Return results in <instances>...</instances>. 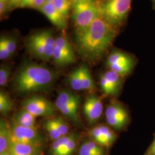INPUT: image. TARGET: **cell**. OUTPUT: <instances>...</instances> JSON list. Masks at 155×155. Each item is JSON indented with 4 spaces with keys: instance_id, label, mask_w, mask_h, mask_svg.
Instances as JSON below:
<instances>
[{
    "instance_id": "6da1fadb",
    "label": "cell",
    "mask_w": 155,
    "mask_h": 155,
    "mask_svg": "<svg viewBox=\"0 0 155 155\" xmlns=\"http://www.w3.org/2000/svg\"><path fill=\"white\" fill-rule=\"evenodd\" d=\"M116 27L102 17L87 28L76 32V43L80 55L89 61H95L105 55L116 36Z\"/></svg>"
},
{
    "instance_id": "7a4b0ae2",
    "label": "cell",
    "mask_w": 155,
    "mask_h": 155,
    "mask_svg": "<svg viewBox=\"0 0 155 155\" xmlns=\"http://www.w3.org/2000/svg\"><path fill=\"white\" fill-rule=\"evenodd\" d=\"M55 80V74L48 68L37 64L22 67L15 79V88L21 93H30L48 89Z\"/></svg>"
},
{
    "instance_id": "3957f363",
    "label": "cell",
    "mask_w": 155,
    "mask_h": 155,
    "mask_svg": "<svg viewBox=\"0 0 155 155\" xmlns=\"http://www.w3.org/2000/svg\"><path fill=\"white\" fill-rule=\"evenodd\" d=\"M72 17L77 32L87 28L98 17H101V5L93 0L73 4Z\"/></svg>"
},
{
    "instance_id": "277c9868",
    "label": "cell",
    "mask_w": 155,
    "mask_h": 155,
    "mask_svg": "<svg viewBox=\"0 0 155 155\" xmlns=\"http://www.w3.org/2000/svg\"><path fill=\"white\" fill-rule=\"evenodd\" d=\"M132 0H106L101 5V17L116 27L124 22L131 9Z\"/></svg>"
},
{
    "instance_id": "5b68a950",
    "label": "cell",
    "mask_w": 155,
    "mask_h": 155,
    "mask_svg": "<svg viewBox=\"0 0 155 155\" xmlns=\"http://www.w3.org/2000/svg\"><path fill=\"white\" fill-rule=\"evenodd\" d=\"M81 102V97L68 90H62L56 99V107L75 124H80L78 109Z\"/></svg>"
},
{
    "instance_id": "8992f818",
    "label": "cell",
    "mask_w": 155,
    "mask_h": 155,
    "mask_svg": "<svg viewBox=\"0 0 155 155\" xmlns=\"http://www.w3.org/2000/svg\"><path fill=\"white\" fill-rule=\"evenodd\" d=\"M22 108L30 112L35 117L53 116L55 114V104L45 97L35 95L22 102Z\"/></svg>"
},
{
    "instance_id": "52a82bcc",
    "label": "cell",
    "mask_w": 155,
    "mask_h": 155,
    "mask_svg": "<svg viewBox=\"0 0 155 155\" xmlns=\"http://www.w3.org/2000/svg\"><path fill=\"white\" fill-rule=\"evenodd\" d=\"M52 59L58 66H67L75 61L74 50L66 36L61 35L56 38L55 46Z\"/></svg>"
},
{
    "instance_id": "ba28073f",
    "label": "cell",
    "mask_w": 155,
    "mask_h": 155,
    "mask_svg": "<svg viewBox=\"0 0 155 155\" xmlns=\"http://www.w3.org/2000/svg\"><path fill=\"white\" fill-rule=\"evenodd\" d=\"M11 143L41 144L43 138L38 129L35 127H24L13 122L9 127Z\"/></svg>"
},
{
    "instance_id": "9c48e42d",
    "label": "cell",
    "mask_w": 155,
    "mask_h": 155,
    "mask_svg": "<svg viewBox=\"0 0 155 155\" xmlns=\"http://www.w3.org/2000/svg\"><path fill=\"white\" fill-rule=\"evenodd\" d=\"M105 117L107 124L117 130L124 128L129 121L127 110L118 102H113L107 107Z\"/></svg>"
},
{
    "instance_id": "30bf717a",
    "label": "cell",
    "mask_w": 155,
    "mask_h": 155,
    "mask_svg": "<svg viewBox=\"0 0 155 155\" xmlns=\"http://www.w3.org/2000/svg\"><path fill=\"white\" fill-rule=\"evenodd\" d=\"M83 112L90 124L98 121L103 112V105L100 97L95 95H90L84 102Z\"/></svg>"
},
{
    "instance_id": "8fae6325",
    "label": "cell",
    "mask_w": 155,
    "mask_h": 155,
    "mask_svg": "<svg viewBox=\"0 0 155 155\" xmlns=\"http://www.w3.org/2000/svg\"><path fill=\"white\" fill-rule=\"evenodd\" d=\"M39 11L57 28L63 30L67 27L66 17L58 11L52 2H47Z\"/></svg>"
},
{
    "instance_id": "7c38bea8",
    "label": "cell",
    "mask_w": 155,
    "mask_h": 155,
    "mask_svg": "<svg viewBox=\"0 0 155 155\" xmlns=\"http://www.w3.org/2000/svg\"><path fill=\"white\" fill-rule=\"evenodd\" d=\"M9 152L12 155H41V144L11 143Z\"/></svg>"
},
{
    "instance_id": "4fadbf2b",
    "label": "cell",
    "mask_w": 155,
    "mask_h": 155,
    "mask_svg": "<svg viewBox=\"0 0 155 155\" xmlns=\"http://www.w3.org/2000/svg\"><path fill=\"white\" fill-rule=\"evenodd\" d=\"M36 33L45 48V61H49L52 58L56 38L54 37L52 32L49 30H45Z\"/></svg>"
},
{
    "instance_id": "5bb4252c",
    "label": "cell",
    "mask_w": 155,
    "mask_h": 155,
    "mask_svg": "<svg viewBox=\"0 0 155 155\" xmlns=\"http://www.w3.org/2000/svg\"><path fill=\"white\" fill-rule=\"evenodd\" d=\"M27 47L30 52L36 58L45 61V50L36 33L31 36L27 41Z\"/></svg>"
},
{
    "instance_id": "9a60e30c",
    "label": "cell",
    "mask_w": 155,
    "mask_h": 155,
    "mask_svg": "<svg viewBox=\"0 0 155 155\" xmlns=\"http://www.w3.org/2000/svg\"><path fill=\"white\" fill-rule=\"evenodd\" d=\"M36 117L30 112L22 108L14 116V122L24 127H36Z\"/></svg>"
},
{
    "instance_id": "2e32d148",
    "label": "cell",
    "mask_w": 155,
    "mask_h": 155,
    "mask_svg": "<svg viewBox=\"0 0 155 155\" xmlns=\"http://www.w3.org/2000/svg\"><path fill=\"white\" fill-rule=\"evenodd\" d=\"M10 144L9 127L1 119L0 121V155L9 150Z\"/></svg>"
},
{
    "instance_id": "e0dca14e",
    "label": "cell",
    "mask_w": 155,
    "mask_h": 155,
    "mask_svg": "<svg viewBox=\"0 0 155 155\" xmlns=\"http://www.w3.org/2000/svg\"><path fill=\"white\" fill-rule=\"evenodd\" d=\"M132 61H134L132 56L120 50H114L108 56L106 60V65L109 67L113 64Z\"/></svg>"
},
{
    "instance_id": "ac0fdd59",
    "label": "cell",
    "mask_w": 155,
    "mask_h": 155,
    "mask_svg": "<svg viewBox=\"0 0 155 155\" xmlns=\"http://www.w3.org/2000/svg\"><path fill=\"white\" fill-rule=\"evenodd\" d=\"M78 155H105L104 150L95 141H88L80 147Z\"/></svg>"
},
{
    "instance_id": "d6986e66",
    "label": "cell",
    "mask_w": 155,
    "mask_h": 155,
    "mask_svg": "<svg viewBox=\"0 0 155 155\" xmlns=\"http://www.w3.org/2000/svg\"><path fill=\"white\" fill-rule=\"evenodd\" d=\"M80 70V78L82 88L84 90L92 91L95 89V86L89 71V69L85 65L79 67Z\"/></svg>"
},
{
    "instance_id": "ffe728a7",
    "label": "cell",
    "mask_w": 155,
    "mask_h": 155,
    "mask_svg": "<svg viewBox=\"0 0 155 155\" xmlns=\"http://www.w3.org/2000/svg\"><path fill=\"white\" fill-rule=\"evenodd\" d=\"M76 136L75 134L72 133L70 134H67L62 136L53 142L51 147V153L52 155H56L64 147L71 139H73Z\"/></svg>"
},
{
    "instance_id": "44dd1931",
    "label": "cell",
    "mask_w": 155,
    "mask_h": 155,
    "mask_svg": "<svg viewBox=\"0 0 155 155\" xmlns=\"http://www.w3.org/2000/svg\"><path fill=\"white\" fill-rule=\"evenodd\" d=\"M134 64V61H129L120 64H113L109 66V68L110 70L116 72L120 77H124L129 74L132 71Z\"/></svg>"
},
{
    "instance_id": "7402d4cb",
    "label": "cell",
    "mask_w": 155,
    "mask_h": 155,
    "mask_svg": "<svg viewBox=\"0 0 155 155\" xmlns=\"http://www.w3.org/2000/svg\"><path fill=\"white\" fill-rule=\"evenodd\" d=\"M103 75L110 84L114 94H116L120 87L121 84L120 78L121 77H120L118 74L110 70L105 72Z\"/></svg>"
},
{
    "instance_id": "603a6c76",
    "label": "cell",
    "mask_w": 155,
    "mask_h": 155,
    "mask_svg": "<svg viewBox=\"0 0 155 155\" xmlns=\"http://www.w3.org/2000/svg\"><path fill=\"white\" fill-rule=\"evenodd\" d=\"M67 80L70 86L73 90L81 91L83 90L80 78V70L79 67L70 74Z\"/></svg>"
},
{
    "instance_id": "cb8c5ba5",
    "label": "cell",
    "mask_w": 155,
    "mask_h": 155,
    "mask_svg": "<svg viewBox=\"0 0 155 155\" xmlns=\"http://www.w3.org/2000/svg\"><path fill=\"white\" fill-rule=\"evenodd\" d=\"M13 107V102L11 99L4 91L0 92V112L2 114L9 113Z\"/></svg>"
},
{
    "instance_id": "d4e9b609",
    "label": "cell",
    "mask_w": 155,
    "mask_h": 155,
    "mask_svg": "<svg viewBox=\"0 0 155 155\" xmlns=\"http://www.w3.org/2000/svg\"><path fill=\"white\" fill-rule=\"evenodd\" d=\"M52 2L63 16L66 17L68 16L72 4L71 0H52Z\"/></svg>"
},
{
    "instance_id": "484cf974",
    "label": "cell",
    "mask_w": 155,
    "mask_h": 155,
    "mask_svg": "<svg viewBox=\"0 0 155 155\" xmlns=\"http://www.w3.org/2000/svg\"><path fill=\"white\" fill-rule=\"evenodd\" d=\"M100 127L104 139V147H109L116 140V136L109 127L106 126H100Z\"/></svg>"
},
{
    "instance_id": "4316f807",
    "label": "cell",
    "mask_w": 155,
    "mask_h": 155,
    "mask_svg": "<svg viewBox=\"0 0 155 155\" xmlns=\"http://www.w3.org/2000/svg\"><path fill=\"white\" fill-rule=\"evenodd\" d=\"M44 126L46 131L48 133L50 139L51 140L55 141L63 136L59 132V130L57 129L55 126L53 124L51 120H48V121L45 122Z\"/></svg>"
},
{
    "instance_id": "83f0119b",
    "label": "cell",
    "mask_w": 155,
    "mask_h": 155,
    "mask_svg": "<svg viewBox=\"0 0 155 155\" xmlns=\"http://www.w3.org/2000/svg\"><path fill=\"white\" fill-rule=\"evenodd\" d=\"M51 120L63 136L68 134L69 127L64 120L61 117H56L51 119Z\"/></svg>"
},
{
    "instance_id": "f1b7e54d",
    "label": "cell",
    "mask_w": 155,
    "mask_h": 155,
    "mask_svg": "<svg viewBox=\"0 0 155 155\" xmlns=\"http://www.w3.org/2000/svg\"><path fill=\"white\" fill-rule=\"evenodd\" d=\"M46 2V0H23L18 8H31L39 10Z\"/></svg>"
},
{
    "instance_id": "f546056e",
    "label": "cell",
    "mask_w": 155,
    "mask_h": 155,
    "mask_svg": "<svg viewBox=\"0 0 155 155\" xmlns=\"http://www.w3.org/2000/svg\"><path fill=\"white\" fill-rule=\"evenodd\" d=\"M77 144V135L71 139L64 146L61 152L56 155H71L76 148Z\"/></svg>"
},
{
    "instance_id": "4dcf8cb0",
    "label": "cell",
    "mask_w": 155,
    "mask_h": 155,
    "mask_svg": "<svg viewBox=\"0 0 155 155\" xmlns=\"http://www.w3.org/2000/svg\"><path fill=\"white\" fill-rule=\"evenodd\" d=\"M89 134L95 143L99 144L101 146L104 147V139L100 126L93 127L92 129H91Z\"/></svg>"
},
{
    "instance_id": "1f68e13d",
    "label": "cell",
    "mask_w": 155,
    "mask_h": 155,
    "mask_svg": "<svg viewBox=\"0 0 155 155\" xmlns=\"http://www.w3.org/2000/svg\"><path fill=\"white\" fill-rule=\"evenodd\" d=\"M11 74V68L8 66H2L0 68V85L4 86L8 83Z\"/></svg>"
},
{
    "instance_id": "d6a6232c",
    "label": "cell",
    "mask_w": 155,
    "mask_h": 155,
    "mask_svg": "<svg viewBox=\"0 0 155 155\" xmlns=\"http://www.w3.org/2000/svg\"><path fill=\"white\" fill-rule=\"evenodd\" d=\"M5 40L6 46L11 55H12L16 51L17 45L16 40L12 37L3 36Z\"/></svg>"
},
{
    "instance_id": "836d02e7",
    "label": "cell",
    "mask_w": 155,
    "mask_h": 155,
    "mask_svg": "<svg viewBox=\"0 0 155 155\" xmlns=\"http://www.w3.org/2000/svg\"><path fill=\"white\" fill-rule=\"evenodd\" d=\"M100 84L101 89L105 94L107 95H114L110 84L109 83L105 78L104 77L103 75L100 78Z\"/></svg>"
},
{
    "instance_id": "e575fe53",
    "label": "cell",
    "mask_w": 155,
    "mask_h": 155,
    "mask_svg": "<svg viewBox=\"0 0 155 155\" xmlns=\"http://www.w3.org/2000/svg\"><path fill=\"white\" fill-rule=\"evenodd\" d=\"M11 56V55L6 46L4 37L2 36L0 39V59L5 60Z\"/></svg>"
},
{
    "instance_id": "d590c367",
    "label": "cell",
    "mask_w": 155,
    "mask_h": 155,
    "mask_svg": "<svg viewBox=\"0 0 155 155\" xmlns=\"http://www.w3.org/2000/svg\"><path fill=\"white\" fill-rule=\"evenodd\" d=\"M23 0H9L8 2L9 8H18Z\"/></svg>"
},
{
    "instance_id": "8d00e7d4",
    "label": "cell",
    "mask_w": 155,
    "mask_h": 155,
    "mask_svg": "<svg viewBox=\"0 0 155 155\" xmlns=\"http://www.w3.org/2000/svg\"><path fill=\"white\" fill-rule=\"evenodd\" d=\"M8 3L0 1V15H1V16H2V15H4L5 14V13L8 9Z\"/></svg>"
},
{
    "instance_id": "74e56055",
    "label": "cell",
    "mask_w": 155,
    "mask_h": 155,
    "mask_svg": "<svg viewBox=\"0 0 155 155\" xmlns=\"http://www.w3.org/2000/svg\"><path fill=\"white\" fill-rule=\"evenodd\" d=\"M148 154L149 155H155V139L150 147Z\"/></svg>"
},
{
    "instance_id": "f35d334b",
    "label": "cell",
    "mask_w": 155,
    "mask_h": 155,
    "mask_svg": "<svg viewBox=\"0 0 155 155\" xmlns=\"http://www.w3.org/2000/svg\"><path fill=\"white\" fill-rule=\"evenodd\" d=\"M90 1V0H71V2L73 3V4H74L84 2V1Z\"/></svg>"
},
{
    "instance_id": "ab89813d",
    "label": "cell",
    "mask_w": 155,
    "mask_h": 155,
    "mask_svg": "<svg viewBox=\"0 0 155 155\" xmlns=\"http://www.w3.org/2000/svg\"><path fill=\"white\" fill-rule=\"evenodd\" d=\"M12 155L11 153L9 152V150L8 151H7V152H6L5 153H2V154H1V155Z\"/></svg>"
},
{
    "instance_id": "60d3db41",
    "label": "cell",
    "mask_w": 155,
    "mask_h": 155,
    "mask_svg": "<svg viewBox=\"0 0 155 155\" xmlns=\"http://www.w3.org/2000/svg\"><path fill=\"white\" fill-rule=\"evenodd\" d=\"M152 4H153V8L155 9V0H152Z\"/></svg>"
},
{
    "instance_id": "b9f144b4",
    "label": "cell",
    "mask_w": 155,
    "mask_h": 155,
    "mask_svg": "<svg viewBox=\"0 0 155 155\" xmlns=\"http://www.w3.org/2000/svg\"><path fill=\"white\" fill-rule=\"evenodd\" d=\"M9 0H0V1H1V2H6V3H8L9 2Z\"/></svg>"
},
{
    "instance_id": "7bdbcfd3",
    "label": "cell",
    "mask_w": 155,
    "mask_h": 155,
    "mask_svg": "<svg viewBox=\"0 0 155 155\" xmlns=\"http://www.w3.org/2000/svg\"><path fill=\"white\" fill-rule=\"evenodd\" d=\"M47 1V2H52V0H46Z\"/></svg>"
}]
</instances>
